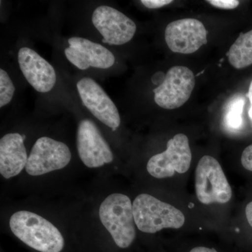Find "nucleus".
Masks as SVG:
<instances>
[{
    "label": "nucleus",
    "instance_id": "nucleus-13",
    "mask_svg": "<svg viewBox=\"0 0 252 252\" xmlns=\"http://www.w3.org/2000/svg\"><path fill=\"white\" fill-rule=\"evenodd\" d=\"M18 60L23 75L36 91L48 93L54 87L56 82L54 68L34 50L21 48Z\"/></svg>",
    "mask_w": 252,
    "mask_h": 252
},
{
    "label": "nucleus",
    "instance_id": "nucleus-7",
    "mask_svg": "<svg viewBox=\"0 0 252 252\" xmlns=\"http://www.w3.org/2000/svg\"><path fill=\"white\" fill-rule=\"evenodd\" d=\"M194 87L193 72L185 66H175L169 69L162 84L154 89V100L163 109L179 108L190 98Z\"/></svg>",
    "mask_w": 252,
    "mask_h": 252
},
{
    "label": "nucleus",
    "instance_id": "nucleus-5",
    "mask_svg": "<svg viewBox=\"0 0 252 252\" xmlns=\"http://www.w3.org/2000/svg\"><path fill=\"white\" fill-rule=\"evenodd\" d=\"M191 160L188 137L179 133L167 142L165 152L149 159L147 171L155 178H167L172 177L176 172L183 174L188 171Z\"/></svg>",
    "mask_w": 252,
    "mask_h": 252
},
{
    "label": "nucleus",
    "instance_id": "nucleus-4",
    "mask_svg": "<svg viewBox=\"0 0 252 252\" xmlns=\"http://www.w3.org/2000/svg\"><path fill=\"white\" fill-rule=\"evenodd\" d=\"M195 191L200 203L225 204L233 195L220 162L211 156H204L195 170Z\"/></svg>",
    "mask_w": 252,
    "mask_h": 252
},
{
    "label": "nucleus",
    "instance_id": "nucleus-19",
    "mask_svg": "<svg viewBox=\"0 0 252 252\" xmlns=\"http://www.w3.org/2000/svg\"><path fill=\"white\" fill-rule=\"evenodd\" d=\"M241 162L242 165L246 170L252 172V144L248 146L243 151L241 157Z\"/></svg>",
    "mask_w": 252,
    "mask_h": 252
},
{
    "label": "nucleus",
    "instance_id": "nucleus-9",
    "mask_svg": "<svg viewBox=\"0 0 252 252\" xmlns=\"http://www.w3.org/2000/svg\"><path fill=\"white\" fill-rule=\"evenodd\" d=\"M92 22L102 36V42L110 45H123L135 35V23L117 9L100 6L93 13Z\"/></svg>",
    "mask_w": 252,
    "mask_h": 252
},
{
    "label": "nucleus",
    "instance_id": "nucleus-20",
    "mask_svg": "<svg viewBox=\"0 0 252 252\" xmlns=\"http://www.w3.org/2000/svg\"><path fill=\"white\" fill-rule=\"evenodd\" d=\"M142 4L149 9H158L173 2L172 0H142Z\"/></svg>",
    "mask_w": 252,
    "mask_h": 252
},
{
    "label": "nucleus",
    "instance_id": "nucleus-11",
    "mask_svg": "<svg viewBox=\"0 0 252 252\" xmlns=\"http://www.w3.org/2000/svg\"><path fill=\"white\" fill-rule=\"evenodd\" d=\"M77 87L83 103L93 115L113 131L117 130L121 124L120 114L102 88L89 77L78 81Z\"/></svg>",
    "mask_w": 252,
    "mask_h": 252
},
{
    "label": "nucleus",
    "instance_id": "nucleus-16",
    "mask_svg": "<svg viewBox=\"0 0 252 252\" xmlns=\"http://www.w3.org/2000/svg\"><path fill=\"white\" fill-rule=\"evenodd\" d=\"M244 99L235 97L228 104L225 114L227 125L231 127H238L242 123V113L243 111Z\"/></svg>",
    "mask_w": 252,
    "mask_h": 252
},
{
    "label": "nucleus",
    "instance_id": "nucleus-10",
    "mask_svg": "<svg viewBox=\"0 0 252 252\" xmlns=\"http://www.w3.org/2000/svg\"><path fill=\"white\" fill-rule=\"evenodd\" d=\"M207 32L203 23L195 18H184L169 23L165 39L172 52L191 54L207 43Z\"/></svg>",
    "mask_w": 252,
    "mask_h": 252
},
{
    "label": "nucleus",
    "instance_id": "nucleus-18",
    "mask_svg": "<svg viewBox=\"0 0 252 252\" xmlns=\"http://www.w3.org/2000/svg\"><path fill=\"white\" fill-rule=\"evenodd\" d=\"M207 2L221 9H234L240 4L238 0H208Z\"/></svg>",
    "mask_w": 252,
    "mask_h": 252
},
{
    "label": "nucleus",
    "instance_id": "nucleus-15",
    "mask_svg": "<svg viewBox=\"0 0 252 252\" xmlns=\"http://www.w3.org/2000/svg\"><path fill=\"white\" fill-rule=\"evenodd\" d=\"M228 61L235 69H240L252 64V30L241 33L227 53Z\"/></svg>",
    "mask_w": 252,
    "mask_h": 252
},
{
    "label": "nucleus",
    "instance_id": "nucleus-12",
    "mask_svg": "<svg viewBox=\"0 0 252 252\" xmlns=\"http://www.w3.org/2000/svg\"><path fill=\"white\" fill-rule=\"evenodd\" d=\"M69 46L64 50L68 61L85 70L90 67L108 69L115 63V57L104 46L84 38L72 37L68 40Z\"/></svg>",
    "mask_w": 252,
    "mask_h": 252
},
{
    "label": "nucleus",
    "instance_id": "nucleus-8",
    "mask_svg": "<svg viewBox=\"0 0 252 252\" xmlns=\"http://www.w3.org/2000/svg\"><path fill=\"white\" fill-rule=\"evenodd\" d=\"M78 154L81 161L89 168H97L114 160L108 143L92 121L84 119L78 126Z\"/></svg>",
    "mask_w": 252,
    "mask_h": 252
},
{
    "label": "nucleus",
    "instance_id": "nucleus-2",
    "mask_svg": "<svg viewBox=\"0 0 252 252\" xmlns=\"http://www.w3.org/2000/svg\"><path fill=\"white\" fill-rule=\"evenodd\" d=\"M101 223L119 248H129L136 237L132 204L125 194L109 195L99 207Z\"/></svg>",
    "mask_w": 252,
    "mask_h": 252
},
{
    "label": "nucleus",
    "instance_id": "nucleus-6",
    "mask_svg": "<svg viewBox=\"0 0 252 252\" xmlns=\"http://www.w3.org/2000/svg\"><path fill=\"white\" fill-rule=\"evenodd\" d=\"M72 154L62 142L48 137L38 139L28 157L26 170L36 177L64 168L70 162Z\"/></svg>",
    "mask_w": 252,
    "mask_h": 252
},
{
    "label": "nucleus",
    "instance_id": "nucleus-23",
    "mask_svg": "<svg viewBox=\"0 0 252 252\" xmlns=\"http://www.w3.org/2000/svg\"><path fill=\"white\" fill-rule=\"evenodd\" d=\"M248 95L250 102V110H249V116H250V119H251L252 121V81L251 84H250V88H249Z\"/></svg>",
    "mask_w": 252,
    "mask_h": 252
},
{
    "label": "nucleus",
    "instance_id": "nucleus-22",
    "mask_svg": "<svg viewBox=\"0 0 252 252\" xmlns=\"http://www.w3.org/2000/svg\"><path fill=\"white\" fill-rule=\"evenodd\" d=\"M190 252H218L213 248H207L205 247H196L190 250Z\"/></svg>",
    "mask_w": 252,
    "mask_h": 252
},
{
    "label": "nucleus",
    "instance_id": "nucleus-14",
    "mask_svg": "<svg viewBox=\"0 0 252 252\" xmlns=\"http://www.w3.org/2000/svg\"><path fill=\"white\" fill-rule=\"evenodd\" d=\"M25 135L8 133L0 140V174L5 179L19 175L27 165Z\"/></svg>",
    "mask_w": 252,
    "mask_h": 252
},
{
    "label": "nucleus",
    "instance_id": "nucleus-21",
    "mask_svg": "<svg viewBox=\"0 0 252 252\" xmlns=\"http://www.w3.org/2000/svg\"><path fill=\"white\" fill-rule=\"evenodd\" d=\"M245 214H246L249 224L251 225L252 228V201L247 205L246 208H245Z\"/></svg>",
    "mask_w": 252,
    "mask_h": 252
},
{
    "label": "nucleus",
    "instance_id": "nucleus-1",
    "mask_svg": "<svg viewBox=\"0 0 252 252\" xmlns=\"http://www.w3.org/2000/svg\"><path fill=\"white\" fill-rule=\"evenodd\" d=\"M9 227L16 238L36 251L61 252L64 248V238L58 228L34 212H15L10 217Z\"/></svg>",
    "mask_w": 252,
    "mask_h": 252
},
{
    "label": "nucleus",
    "instance_id": "nucleus-3",
    "mask_svg": "<svg viewBox=\"0 0 252 252\" xmlns=\"http://www.w3.org/2000/svg\"><path fill=\"white\" fill-rule=\"evenodd\" d=\"M136 226L146 233H156L165 228L179 229L185 224L182 211L147 193L137 195L132 203Z\"/></svg>",
    "mask_w": 252,
    "mask_h": 252
},
{
    "label": "nucleus",
    "instance_id": "nucleus-17",
    "mask_svg": "<svg viewBox=\"0 0 252 252\" xmlns=\"http://www.w3.org/2000/svg\"><path fill=\"white\" fill-rule=\"evenodd\" d=\"M15 92V87L9 74L4 69H0V107L11 102Z\"/></svg>",
    "mask_w": 252,
    "mask_h": 252
}]
</instances>
